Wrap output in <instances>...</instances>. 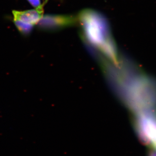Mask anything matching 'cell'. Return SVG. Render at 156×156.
Masks as SVG:
<instances>
[{"label":"cell","mask_w":156,"mask_h":156,"mask_svg":"<svg viewBox=\"0 0 156 156\" xmlns=\"http://www.w3.org/2000/svg\"><path fill=\"white\" fill-rule=\"evenodd\" d=\"M137 128L143 141L156 150V112L149 111L141 115Z\"/></svg>","instance_id":"2"},{"label":"cell","mask_w":156,"mask_h":156,"mask_svg":"<svg viewBox=\"0 0 156 156\" xmlns=\"http://www.w3.org/2000/svg\"><path fill=\"white\" fill-rule=\"evenodd\" d=\"M14 19L34 25L37 24L42 19L44 14L43 5L33 10L19 11H13Z\"/></svg>","instance_id":"4"},{"label":"cell","mask_w":156,"mask_h":156,"mask_svg":"<svg viewBox=\"0 0 156 156\" xmlns=\"http://www.w3.org/2000/svg\"><path fill=\"white\" fill-rule=\"evenodd\" d=\"M79 19L84 34L90 42L103 50L111 47L112 44L108 25L101 15L92 10H84L79 15Z\"/></svg>","instance_id":"1"},{"label":"cell","mask_w":156,"mask_h":156,"mask_svg":"<svg viewBox=\"0 0 156 156\" xmlns=\"http://www.w3.org/2000/svg\"><path fill=\"white\" fill-rule=\"evenodd\" d=\"M40 22L41 25L47 28H58L75 24L76 19L70 16L47 15L43 16Z\"/></svg>","instance_id":"3"},{"label":"cell","mask_w":156,"mask_h":156,"mask_svg":"<svg viewBox=\"0 0 156 156\" xmlns=\"http://www.w3.org/2000/svg\"><path fill=\"white\" fill-rule=\"evenodd\" d=\"M31 5L35 8H37L41 5L40 0H28Z\"/></svg>","instance_id":"6"},{"label":"cell","mask_w":156,"mask_h":156,"mask_svg":"<svg viewBox=\"0 0 156 156\" xmlns=\"http://www.w3.org/2000/svg\"><path fill=\"white\" fill-rule=\"evenodd\" d=\"M148 156H156V150L152 148L150 151Z\"/></svg>","instance_id":"7"},{"label":"cell","mask_w":156,"mask_h":156,"mask_svg":"<svg viewBox=\"0 0 156 156\" xmlns=\"http://www.w3.org/2000/svg\"><path fill=\"white\" fill-rule=\"evenodd\" d=\"M14 22L18 30L23 34L29 33L33 27L31 24L25 23L18 20L14 19Z\"/></svg>","instance_id":"5"}]
</instances>
